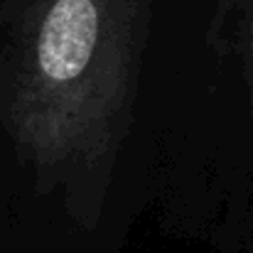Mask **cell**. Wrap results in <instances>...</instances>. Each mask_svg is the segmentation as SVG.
<instances>
[{
	"label": "cell",
	"mask_w": 253,
	"mask_h": 253,
	"mask_svg": "<svg viewBox=\"0 0 253 253\" xmlns=\"http://www.w3.org/2000/svg\"><path fill=\"white\" fill-rule=\"evenodd\" d=\"M153 15L155 0H0V126L82 229L133 130Z\"/></svg>",
	"instance_id": "obj_1"
},
{
	"label": "cell",
	"mask_w": 253,
	"mask_h": 253,
	"mask_svg": "<svg viewBox=\"0 0 253 253\" xmlns=\"http://www.w3.org/2000/svg\"><path fill=\"white\" fill-rule=\"evenodd\" d=\"M207 44L234 62L244 88L253 130V0H216L207 25Z\"/></svg>",
	"instance_id": "obj_2"
}]
</instances>
